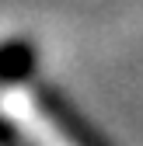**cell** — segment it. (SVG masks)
I'll use <instances>...</instances> for the list:
<instances>
[{"label":"cell","mask_w":143,"mask_h":146,"mask_svg":"<svg viewBox=\"0 0 143 146\" xmlns=\"http://www.w3.org/2000/svg\"><path fill=\"white\" fill-rule=\"evenodd\" d=\"M35 108L49 118V125H52L70 146H112V143L74 108V101L63 98L56 87H49V84H39V87H35Z\"/></svg>","instance_id":"1"},{"label":"cell","mask_w":143,"mask_h":146,"mask_svg":"<svg viewBox=\"0 0 143 146\" xmlns=\"http://www.w3.org/2000/svg\"><path fill=\"white\" fill-rule=\"evenodd\" d=\"M35 66H39V52L28 38H7L0 42V90L14 87V84H25Z\"/></svg>","instance_id":"2"}]
</instances>
